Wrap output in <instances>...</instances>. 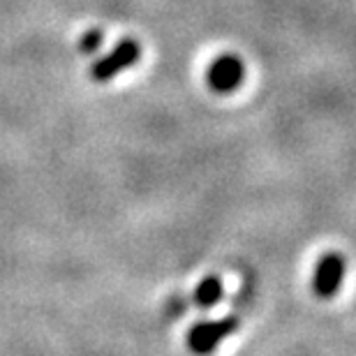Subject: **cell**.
<instances>
[{
  "label": "cell",
  "mask_w": 356,
  "mask_h": 356,
  "mask_svg": "<svg viewBox=\"0 0 356 356\" xmlns=\"http://www.w3.org/2000/svg\"><path fill=\"white\" fill-rule=\"evenodd\" d=\"M139 56H141L139 42L132 40V38H123L109 54L102 56V58H99L95 65L90 67L92 79L99 81V83H106V81L116 79L120 72H125V70L137 65Z\"/></svg>",
  "instance_id": "obj_1"
},
{
  "label": "cell",
  "mask_w": 356,
  "mask_h": 356,
  "mask_svg": "<svg viewBox=\"0 0 356 356\" xmlns=\"http://www.w3.org/2000/svg\"><path fill=\"white\" fill-rule=\"evenodd\" d=\"M236 329H238L236 317H222V319L199 322V324L192 326L190 333H188V345H190V350L199 356L213 354L225 338H229L232 333H236Z\"/></svg>",
  "instance_id": "obj_2"
},
{
  "label": "cell",
  "mask_w": 356,
  "mask_h": 356,
  "mask_svg": "<svg viewBox=\"0 0 356 356\" xmlns=\"http://www.w3.org/2000/svg\"><path fill=\"white\" fill-rule=\"evenodd\" d=\"M206 76H209V86L216 92H232L243 83L245 65L238 56L222 54L211 63L209 74Z\"/></svg>",
  "instance_id": "obj_3"
},
{
  "label": "cell",
  "mask_w": 356,
  "mask_h": 356,
  "mask_svg": "<svg viewBox=\"0 0 356 356\" xmlns=\"http://www.w3.org/2000/svg\"><path fill=\"white\" fill-rule=\"evenodd\" d=\"M343 277L345 259L338 252H329L317 261L315 275H312V289H315L317 296H333L340 289V284H343Z\"/></svg>",
  "instance_id": "obj_4"
},
{
  "label": "cell",
  "mask_w": 356,
  "mask_h": 356,
  "mask_svg": "<svg viewBox=\"0 0 356 356\" xmlns=\"http://www.w3.org/2000/svg\"><path fill=\"white\" fill-rule=\"evenodd\" d=\"M222 294H225L222 280L218 275H206L195 289V303L199 308H213L216 303H220Z\"/></svg>",
  "instance_id": "obj_5"
},
{
  "label": "cell",
  "mask_w": 356,
  "mask_h": 356,
  "mask_svg": "<svg viewBox=\"0 0 356 356\" xmlns=\"http://www.w3.org/2000/svg\"><path fill=\"white\" fill-rule=\"evenodd\" d=\"M102 33L99 31H88L86 35L81 38V51L83 54H95L97 49H99V44H102Z\"/></svg>",
  "instance_id": "obj_6"
}]
</instances>
